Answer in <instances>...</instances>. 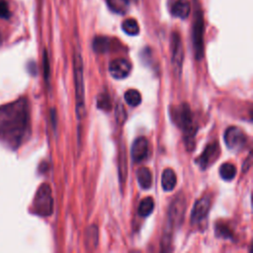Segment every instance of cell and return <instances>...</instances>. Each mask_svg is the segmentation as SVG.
Masks as SVG:
<instances>
[{"mask_svg":"<svg viewBox=\"0 0 253 253\" xmlns=\"http://www.w3.org/2000/svg\"><path fill=\"white\" fill-rule=\"evenodd\" d=\"M223 138L226 146L234 151L242 149L247 141L245 133L237 126H229L225 130Z\"/></svg>","mask_w":253,"mask_h":253,"instance_id":"cell-7","label":"cell"},{"mask_svg":"<svg viewBox=\"0 0 253 253\" xmlns=\"http://www.w3.org/2000/svg\"><path fill=\"white\" fill-rule=\"evenodd\" d=\"M126 172H127V168H126V155H125V151L122 150L120 157H119V174H120L121 183L125 182L126 177Z\"/></svg>","mask_w":253,"mask_h":253,"instance_id":"cell-23","label":"cell"},{"mask_svg":"<svg viewBox=\"0 0 253 253\" xmlns=\"http://www.w3.org/2000/svg\"><path fill=\"white\" fill-rule=\"evenodd\" d=\"M183 58H184V52H183V45H182L180 36L177 33H173L171 36V59H172L174 71L178 75L181 73Z\"/></svg>","mask_w":253,"mask_h":253,"instance_id":"cell-8","label":"cell"},{"mask_svg":"<svg viewBox=\"0 0 253 253\" xmlns=\"http://www.w3.org/2000/svg\"><path fill=\"white\" fill-rule=\"evenodd\" d=\"M219 154V147L217 142H211L209 143L203 153L198 157L197 164L201 167V169H207L211 164H212Z\"/></svg>","mask_w":253,"mask_h":253,"instance_id":"cell-10","label":"cell"},{"mask_svg":"<svg viewBox=\"0 0 253 253\" xmlns=\"http://www.w3.org/2000/svg\"><path fill=\"white\" fill-rule=\"evenodd\" d=\"M97 106L104 111H109L111 109V99L107 93H102L98 96Z\"/></svg>","mask_w":253,"mask_h":253,"instance_id":"cell-24","label":"cell"},{"mask_svg":"<svg viewBox=\"0 0 253 253\" xmlns=\"http://www.w3.org/2000/svg\"><path fill=\"white\" fill-rule=\"evenodd\" d=\"M170 115L175 125L184 132L187 143H193V138L197 130V126L195 124L190 107L185 103L174 106L173 109L170 110Z\"/></svg>","mask_w":253,"mask_h":253,"instance_id":"cell-3","label":"cell"},{"mask_svg":"<svg viewBox=\"0 0 253 253\" xmlns=\"http://www.w3.org/2000/svg\"><path fill=\"white\" fill-rule=\"evenodd\" d=\"M131 70V64L126 58H116L110 62L109 71L116 79L126 78Z\"/></svg>","mask_w":253,"mask_h":253,"instance_id":"cell-11","label":"cell"},{"mask_svg":"<svg viewBox=\"0 0 253 253\" xmlns=\"http://www.w3.org/2000/svg\"><path fill=\"white\" fill-rule=\"evenodd\" d=\"M215 229H216V234L218 236H221L223 238H230L232 236L230 228L226 224H224V223H221V222L218 223L216 225Z\"/></svg>","mask_w":253,"mask_h":253,"instance_id":"cell-25","label":"cell"},{"mask_svg":"<svg viewBox=\"0 0 253 253\" xmlns=\"http://www.w3.org/2000/svg\"><path fill=\"white\" fill-rule=\"evenodd\" d=\"M191 6L189 0H176L172 6L171 12L172 15L180 18V19H186L190 15Z\"/></svg>","mask_w":253,"mask_h":253,"instance_id":"cell-13","label":"cell"},{"mask_svg":"<svg viewBox=\"0 0 253 253\" xmlns=\"http://www.w3.org/2000/svg\"><path fill=\"white\" fill-rule=\"evenodd\" d=\"M75 99H76V116L82 120L85 115V88L83 79V61L80 52H75L73 56Z\"/></svg>","mask_w":253,"mask_h":253,"instance_id":"cell-4","label":"cell"},{"mask_svg":"<svg viewBox=\"0 0 253 253\" xmlns=\"http://www.w3.org/2000/svg\"><path fill=\"white\" fill-rule=\"evenodd\" d=\"M33 208L35 212L41 216H47L52 213L53 199L49 185L42 184L39 187L34 199Z\"/></svg>","mask_w":253,"mask_h":253,"instance_id":"cell-5","label":"cell"},{"mask_svg":"<svg viewBox=\"0 0 253 253\" xmlns=\"http://www.w3.org/2000/svg\"><path fill=\"white\" fill-rule=\"evenodd\" d=\"M176 182H177V178H176L175 172L171 168H166L163 171L162 177H161V185L163 190L167 192L172 191L176 186Z\"/></svg>","mask_w":253,"mask_h":253,"instance_id":"cell-15","label":"cell"},{"mask_svg":"<svg viewBox=\"0 0 253 253\" xmlns=\"http://www.w3.org/2000/svg\"><path fill=\"white\" fill-rule=\"evenodd\" d=\"M30 126L29 105L25 98L0 107V142L17 149L24 141Z\"/></svg>","mask_w":253,"mask_h":253,"instance_id":"cell-1","label":"cell"},{"mask_svg":"<svg viewBox=\"0 0 253 253\" xmlns=\"http://www.w3.org/2000/svg\"><path fill=\"white\" fill-rule=\"evenodd\" d=\"M122 29L126 34H127L129 36H135L139 33V26H138L136 20H134L132 18H128V19L125 20L122 24Z\"/></svg>","mask_w":253,"mask_h":253,"instance_id":"cell-20","label":"cell"},{"mask_svg":"<svg viewBox=\"0 0 253 253\" xmlns=\"http://www.w3.org/2000/svg\"><path fill=\"white\" fill-rule=\"evenodd\" d=\"M136 178L140 188L147 190L152 185V174L147 167H140L136 172Z\"/></svg>","mask_w":253,"mask_h":253,"instance_id":"cell-16","label":"cell"},{"mask_svg":"<svg viewBox=\"0 0 253 253\" xmlns=\"http://www.w3.org/2000/svg\"><path fill=\"white\" fill-rule=\"evenodd\" d=\"M154 209V201L151 197L144 198L138 206V213L141 216H148Z\"/></svg>","mask_w":253,"mask_h":253,"instance_id":"cell-19","label":"cell"},{"mask_svg":"<svg viewBox=\"0 0 253 253\" xmlns=\"http://www.w3.org/2000/svg\"><path fill=\"white\" fill-rule=\"evenodd\" d=\"M125 101L131 107L138 106L141 102V95L135 89H129L125 93Z\"/></svg>","mask_w":253,"mask_h":253,"instance_id":"cell-22","label":"cell"},{"mask_svg":"<svg viewBox=\"0 0 253 253\" xmlns=\"http://www.w3.org/2000/svg\"><path fill=\"white\" fill-rule=\"evenodd\" d=\"M0 42H1V35H0Z\"/></svg>","mask_w":253,"mask_h":253,"instance_id":"cell-28","label":"cell"},{"mask_svg":"<svg viewBox=\"0 0 253 253\" xmlns=\"http://www.w3.org/2000/svg\"><path fill=\"white\" fill-rule=\"evenodd\" d=\"M193 43L197 59H201L204 55V20L202 11L196 5V11L193 24Z\"/></svg>","mask_w":253,"mask_h":253,"instance_id":"cell-6","label":"cell"},{"mask_svg":"<svg viewBox=\"0 0 253 253\" xmlns=\"http://www.w3.org/2000/svg\"><path fill=\"white\" fill-rule=\"evenodd\" d=\"M98 239H99V234H98V227L95 224H92L88 226L85 230V246L88 250H94L97 247L98 244Z\"/></svg>","mask_w":253,"mask_h":253,"instance_id":"cell-14","label":"cell"},{"mask_svg":"<svg viewBox=\"0 0 253 253\" xmlns=\"http://www.w3.org/2000/svg\"><path fill=\"white\" fill-rule=\"evenodd\" d=\"M111 41L106 37H96L93 41V48L96 52L103 53L110 49Z\"/></svg>","mask_w":253,"mask_h":253,"instance_id":"cell-18","label":"cell"},{"mask_svg":"<svg viewBox=\"0 0 253 253\" xmlns=\"http://www.w3.org/2000/svg\"><path fill=\"white\" fill-rule=\"evenodd\" d=\"M10 17V10L8 4L4 0H0V18L8 19Z\"/></svg>","mask_w":253,"mask_h":253,"instance_id":"cell-27","label":"cell"},{"mask_svg":"<svg viewBox=\"0 0 253 253\" xmlns=\"http://www.w3.org/2000/svg\"><path fill=\"white\" fill-rule=\"evenodd\" d=\"M219 174L223 180L230 181L236 175V168L231 163H223L219 168Z\"/></svg>","mask_w":253,"mask_h":253,"instance_id":"cell-21","label":"cell"},{"mask_svg":"<svg viewBox=\"0 0 253 253\" xmlns=\"http://www.w3.org/2000/svg\"><path fill=\"white\" fill-rule=\"evenodd\" d=\"M147 153H148L147 139L143 136L137 137L131 145L130 154H131L132 160L136 163L141 162L143 159H145V157L147 156Z\"/></svg>","mask_w":253,"mask_h":253,"instance_id":"cell-12","label":"cell"},{"mask_svg":"<svg viewBox=\"0 0 253 253\" xmlns=\"http://www.w3.org/2000/svg\"><path fill=\"white\" fill-rule=\"evenodd\" d=\"M210 209H211V199L209 197H203L200 200H198L195 203L192 210V214H191L192 224L201 223L208 216Z\"/></svg>","mask_w":253,"mask_h":253,"instance_id":"cell-9","label":"cell"},{"mask_svg":"<svg viewBox=\"0 0 253 253\" xmlns=\"http://www.w3.org/2000/svg\"><path fill=\"white\" fill-rule=\"evenodd\" d=\"M185 211H186V200L183 195H179L171 203L168 210L167 223H166V228L164 230L163 241H162V246L164 247L163 249L167 250V247L170 246L173 229H175L177 226H179L183 222Z\"/></svg>","mask_w":253,"mask_h":253,"instance_id":"cell-2","label":"cell"},{"mask_svg":"<svg viewBox=\"0 0 253 253\" xmlns=\"http://www.w3.org/2000/svg\"><path fill=\"white\" fill-rule=\"evenodd\" d=\"M111 11L116 14L124 15L128 10L129 0H106Z\"/></svg>","mask_w":253,"mask_h":253,"instance_id":"cell-17","label":"cell"},{"mask_svg":"<svg viewBox=\"0 0 253 253\" xmlns=\"http://www.w3.org/2000/svg\"><path fill=\"white\" fill-rule=\"evenodd\" d=\"M116 119H117V122L119 124H123L126 119V110H125L124 106L121 103H119L117 105V108H116Z\"/></svg>","mask_w":253,"mask_h":253,"instance_id":"cell-26","label":"cell"}]
</instances>
